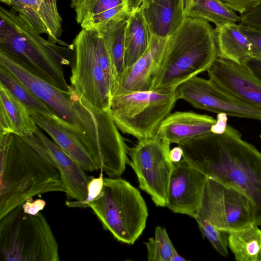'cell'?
Segmentation results:
<instances>
[{"label": "cell", "instance_id": "obj_6", "mask_svg": "<svg viewBox=\"0 0 261 261\" xmlns=\"http://www.w3.org/2000/svg\"><path fill=\"white\" fill-rule=\"evenodd\" d=\"M0 257L6 261H58L59 246L41 213L19 205L0 218Z\"/></svg>", "mask_w": 261, "mask_h": 261}, {"label": "cell", "instance_id": "obj_35", "mask_svg": "<svg viewBox=\"0 0 261 261\" xmlns=\"http://www.w3.org/2000/svg\"><path fill=\"white\" fill-rule=\"evenodd\" d=\"M242 64L261 82V56H250Z\"/></svg>", "mask_w": 261, "mask_h": 261}, {"label": "cell", "instance_id": "obj_38", "mask_svg": "<svg viewBox=\"0 0 261 261\" xmlns=\"http://www.w3.org/2000/svg\"><path fill=\"white\" fill-rule=\"evenodd\" d=\"M183 154L184 152L182 148L178 145L170 149L169 154L170 158L173 163H178L182 159Z\"/></svg>", "mask_w": 261, "mask_h": 261}, {"label": "cell", "instance_id": "obj_33", "mask_svg": "<svg viewBox=\"0 0 261 261\" xmlns=\"http://www.w3.org/2000/svg\"><path fill=\"white\" fill-rule=\"evenodd\" d=\"M239 23L250 41V56H261V30L241 23Z\"/></svg>", "mask_w": 261, "mask_h": 261}, {"label": "cell", "instance_id": "obj_40", "mask_svg": "<svg viewBox=\"0 0 261 261\" xmlns=\"http://www.w3.org/2000/svg\"><path fill=\"white\" fill-rule=\"evenodd\" d=\"M185 261L186 260V259L182 257L181 256H180L178 253L177 252L176 249L174 250L171 261Z\"/></svg>", "mask_w": 261, "mask_h": 261}, {"label": "cell", "instance_id": "obj_30", "mask_svg": "<svg viewBox=\"0 0 261 261\" xmlns=\"http://www.w3.org/2000/svg\"><path fill=\"white\" fill-rule=\"evenodd\" d=\"M148 261H171L175 249L165 228L156 227L153 238L145 243Z\"/></svg>", "mask_w": 261, "mask_h": 261}, {"label": "cell", "instance_id": "obj_32", "mask_svg": "<svg viewBox=\"0 0 261 261\" xmlns=\"http://www.w3.org/2000/svg\"><path fill=\"white\" fill-rule=\"evenodd\" d=\"M99 176L97 178L90 179L88 185V194L87 198L84 201L67 200L65 204L71 207H89V204L95 199L100 194L103 186V180L102 171H100Z\"/></svg>", "mask_w": 261, "mask_h": 261}, {"label": "cell", "instance_id": "obj_10", "mask_svg": "<svg viewBox=\"0 0 261 261\" xmlns=\"http://www.w3.org/2000/svg\"><path fill=\"white\" fill-rule=\"evenodd\" d=\"M194 219L229 233L255 224V208L243 193L207 177Z\"/></svg>", "mask_w": 261, "mask_h": 261}, {"label": "cell", "instance_id": "obj_24", "mask_svg": "<svg viewBox=\"0 0 261 261\" xmlns=\"http://www.w3.org/2000/svg\"><path fill=\"white\" fill-rule=\"evenodd\" d=\"M150 39L149 28L140 9L130 13L125 35V67L132 65L143 55Z\"/></svg>", "mask_w": 261, "mask_h": 261}, {"label": "cell", "instance_id": "obj_27", "mask_svg": "<svg viewBox=\"0 0 261 261\" xmlns=\"http://www.w3.org/2000/svg\"><path fill=\"white\" fill-rule=\"evenodd\" d=\"M0 84L25 106L30 114L36 113L60 123L59 118L48 106L10 71L2 66H0Z\"/></svg>", "mask_w": 261, "mask_h": 261}, {"label": "cell", "instance_id": "obj_1", "mask_svg": "<svg viewBox=\"0 0 261 261\" xmlns=\"http://www.w3.org/2000/svg\"><path fill=\"white\" fill-rule=\"evenodd\" d=\"M182 159L208 178L245 194L255 208V224L261 226V152L243 140L229 125L178 144Z\"/></svg>", "mask_w": 261, "mask_h": 261}, {"label": "cell", "instance_id": "obj_39", "mask_svg": "<svg viewBox=\"0 0 261 261\" xmlns=\"http://www.w3.org/2000/svg\"><path fill=\"white\" fill-rule=\"evenodd\" d=\"M128 11L130 13L138 9L144 0H125Z\"/></svg>", "mask_w": 261, "mask_h": 261}, {"label": "cell", "instance_id": "obj_20", "mask_svg": "<svg viewBox=\"0 0 261 261\" xmlns=\"http://www.w3.org/2000/svg\"><path fill=\"white\" fill-rule=\"evenodd\" d=\"M151 35L166 39L186 17L184 0H144L139 8Z\"/></svg>", "mask_w": 261, "mask_h": 261}, {"label": "cell", "instance_id": "obj_14", "mask_svg": "<svg viewBox=\"0 0 261 261\" xmlns=\"http://www.w3.org/2000/svg\"><path fill=\"white\" fill-rule=\"evenodd\" d=\"M207 177L183 159L174 163L168 183L166 206L175 213L195 218Z\"/></svg>", "mask_w": 261, "mask_h": 261}, {"label": "cell", "instance_id": "obj_34", "mask_svg": "<svg viewBox=\"0 0 261 261\" xmlns=\"http://www.w3.org/2000/svg\"><path fill=\"white\" fill-rule=\"evenodd\" d=\"M230 8L240 14L261 4V0H222Z\"/></svg>", "mask_w": 261, "mask_h": 261}, {"label": "cell", "instance_id": "obj_25", "mask_svg": "<svg viewBox=\"0 0 261 261\" xmlns=\"http://www.w3.org/2000/svg\"><path fill=\"white\" fill-rule=\"evenodd\" d=\"M184 6L186 17L205 20L216 28L240 22V16L222 0H184Z\"/></svg>", "mask_w": 261, "mask_h": 261}, {"label": "cell", "instance_id": "obj_17", "mask_svg": "<svg viewBox=\"0 0 261 261\" xmlns=\"http://www.w3.org/2000/svg\"><path fill=\"white\" fill-rule=\"evenodd\" d=\"M12 10L24 16L39 34H45L49 41L68 45L62 41V18L57 0H1Z\"/></svg>", "mask_w": 261, "mask_h": 261}, {"label": "cell", "instance_id": "obj_26", "mask_svg": "<svg viewBox=\"0 0 261 261\" xmlns=\"http://www.w3.org/2000/svg\"><path fill=\"white\" fill-rule=\"evenodd\" d=\"M228 245L238 261H261V229L256 224L229 232Z\"/></svg>", "mask_w": 261, "mask_h": 261}, {"label": "cell", "instance_id": "obj_11", "mask_svg": "<svg viewBox=\"0 0 261 261\" xmlns=\"http://www.w3.org/2000/svg\"><path fill=\"white\" fill-rule=\"evenodd\" d=\"M170 144L158 136L138 140L130 148L129 164L135 172L139 188L158 206H166L168 183L173 163L170 158Z\"/></svg>", "mask_w": 261, "mask_h": 261}, {"label": "cell", "instance_id": "obj_31", "mask_svg": "<svg viewBox=\"0 0 261 261\" xmlns=\"http://www.w3.org/2000/svg\"><path fill=\"white\" fill-rule=\"evenodd\" d=\"M202 235L210 242L215 249L222 256L228 255V233L221 230L208 221L195 219Z\"/></svg>", "mask_w": 261, "mask_h": 261}, {"label": "cell", "instance_id": "obj_2", "mask_svg": "<svg viewBox=\"0 0 261 261\" xmlns=\"http://www.w3.org/2000/svg\"><path fill=\"white\" fill-rule=\"evenodd\" d=\"M0 218L34 197L65 190L55 165L22 137H0Z\"/></svg>", "mask_w": 261, "mask_h": 261}, {"label": "cell", "instance_id": "obj_9", "mask_svg": "<svg viewBox=\"0 0 261 261\" xmlns=\"http://www.w3.org/2000/svg\"><path fill=\"white\" fill-rule=\"evenodd\" d=\"M103 39L95 27L82 29L73 40L71 86L92 105L109 111L111 87L99 61Z\"/></svg>", "mask_w": 261, "mask_h": 261}, {"label": "cell", "instance_id": "obj_21", "mask_svg": "<svg viewBox=\"0 0 261 261\" xmlns=\"http://www.w3.org/2000/svg\"><path fill=\"white\" fill-rule=\"evenodd\" d=\"M37 125L85 171L93 172L98 167L76 135L60 123L36 113L30 114Z\"/></svg>", "mask_w": 261, "mask_h": 261}, {"label": "cell", "instance_id": "obj_23", "mask_svg": "<svg viewBox=\"0 0 261 261\" xmlns=\"http://www.w3.org/2000/svg\"><path fill=\"white\" fill-rule=\"evenodd\" d=\"M215 31L217 57L242 63L250 56L251 44L240 23L226 24Z\"/></svg>", "mask_w": 261, "mask_h": 261}, {"label": "cell", "instance_id": "obj_13", "mask_svg": "<svg viewBox=\"0 0 261 261\" xmlns=\"http://www.w3.org/2000/svg\"><path fill=\"white\" fill-rule=\"evenodd\" d=\"M0 66L10 71L48 106L59 118L61 124L75 134L77 116L69 93L32 74L1 51Z\"/></svg>", "mask_w": 261, "mask_h": 261}, {"label": "cell", "instance_id": "obj_29", "mask_svg": "<svg viewBox=\"0 0 261 261\" xmlns=\"http://www.w3.org/2000/svg\"><path fill=\"white\" fill-rule=\"evenodd\" d=\"M71 7L80 25L94 16L127 9L125 0H72Z\"/></svg>", "mask_w": 261, "mask_h": 261}, {"label": "cell", "instance_id": "obj_36", "mask_svg": "<svg viewBox=\"0 0 261 261\" xmlns=\"http://www.w3.org/2000/svg\"><path fill=\"white\" fill-rule=\"evenodd\" d=\"M46 205L44 200L38 199L35 200L32 199L25 201L22 204L24 212L29 214L35 215L42 210Z\"/></svg>", "mask_w": 261, "mask_h": 261}, {"label": "cell", "instance_id": "obj_3", "mask_svg": "<svg viewBox=\"0 0 261 261\" xmlns=\"http://www.w3.org/2000/svg\"><path fill=\"white\" fill-rule=\"evenodd\" d=\"M0 51L29 72L69 94L70 86L63 66H72L73 44H56L43 38L20 14L0 8Z\"/></svg>", "mask_w": 261, "mask_h": 261}, {"label": "cell", "instance_id": "obj_28", "mask_svg": "<svg viewBox=\"0 0 261 261\" xmlns=\"http://www.w3.org/2000/svg\"><path fill=\"white\" fill-rule=\"evenodd\" d=\"M128 17L113 20L95 27L99 30L109 51L115 79L125 68V35Z\"/></svg>", "mask_w": 261, "mask_h": 261}, {"label": "cell", "instance_id": "obj_19", "mask_svg": "<svg viewBox=\"0 0 261 261\" xmlns=\"http://www.w3.org/2000/svg\"><path fill=\"white\" fill-rule=\"evenodd\" d=\"M217 119L192 112L170 113L162 122L156 136L170 144L178 145L189 139L212 132Z\"/></svg>", "mask_w": 261, "mask_h": 261}, {"label": "cell", "instance_id": "obj_16", "mask_svg": "<svg viewBox=\"0 0 261 261\" xmlns=\"http://www.w3.org/2000/svg\"><path fill=\"white\" fill-rule=\"evenodd\" d=\"M165 39L151 35L148 47L132 65L125 67L115 79L110 95L152 90L154 72Z\"/></svg>", "mask_w": 261, "mask_h": 261}, {"label": "cell", "instance_id": "obj_7", "mask_svg": "<svg viewBox=\"0 0 261 261\" xmlns=\"http://www.w3.org/2000/svg\"><path fill=\"white\" fill-rule=\"evenodd\" d=\"M177 100L175 90L133 91L111 95L109 110L120 130L140 140L156 136Z\"/></svg>", "mask_w": 261, "mask_h": 261}, {"label": "cell", "instance_id": "obj_37", "mask_svg": "<svg viewBox=\"0 0 261 261\" xmlns=\"http://www.w3.org/2000/svg\"><path fill=\"white\" fill-rule=\"evenodd\" d=\"M227 115L224 113L218 114L217 122L213 127L212 132L216 134H221L225 131L227 126Z\"/></svg>", "mask_w": 261, "mask_h": 261}, {"label": "cell", "instance_id": "obj_4", "mask_svg": "<svg viewBox=\"0 0 261 261\" xmlns=\"http://www.w3.org/2000/svg\"><path fill=\"white\" fill-rule=\"evenodd\" d=\"M217 56L215 31L209 22L186 17L165 40L152 90L175 91L184 82L207 71Z\"/></svg>", "mask_w": 261, "mask_h": 261}, {"label": "cell", "instance_id": "obj_5", "mask_svg": "<svg viewBox=\"0 0 261 261\" xmlns=\"http://www.w3.org/2000/svg\"><path fill=\"white\" fill-rule=\"evenodd\" d=\"M88 206L104 228L123 243L133 244L145 228L146 202L139 190L123 179L105 178L100 195Z\"/></svg>", "mask_w": 261, "mask_h": 261}, {"label": "cell", "instance_id": "obj_8", "mask_svg": "<svg viewBox=\"0 0 261 261\" xmlns=\"http://www.w3.org/2000/svg\"><path fill=\"white\" fill-rule=\"evenodd\" d=\"M82 143L98 169L110 177H118L129 163L127 148L109 111L85 100L82 110Z\"/></svg>", "mask_w": 261, "mask_h": 261}, {"label": "cell", "instance_id": "obj_18", "mask_svg": "<svg viewBox=\"0 0 261 261\" xmlns=\"http://www.w3.org/2000/svg\"><path fill=\"white\" fill-rule=\"evenodd\" d=\"M47 150L58 170L67 198L84 201L87 197L90 178L82 167L38 126L34 132Z\"/></svg>", "mask_w": 261, "mask_h": 261}, {"label": "cell", "instance_id": "obj_12", "mask_svg": "<svg viewBox=\"0 0 261 261\" xmlns=\"http://www.w3.org/2000/svg\"><path fill=\"white\" fill-rule=\"evenodd\" d=\"M175 93L177 100H184L197 109L261 121V108L234 98L209 79L195 76L180 85Z\"/></svg>", "mask_w": 261, "mask_h": 261}, {"label": "cell", "instance_id": "obj_22", "mask_svg": "<svg viewBox=\"0 0 261 261\" xmlns=\"http://www.w3.org/2000/svg\"><path fill=\"white\" fill-rule=\"evenodd\" d=\"M37 127L25 106L0 84V137L10 134L23 137Z\"/></svg>", "mask_w": 261, "mask_h": 261}, {"label": "cell", "instance_id": "obj_15", "mask_svg": "<svg viewBox=\"0 0 261 261\" xmlns=\"http://www.w3.org/2000/svg\"><path fill=\"white\" fill-rule=\"evenodd\" d=\"M207 72L209 80L221 90L261 108V82L242 63L217 57Z\"/></svg>", "mask_w": 261, "mask_h": 261}]
</instances>
